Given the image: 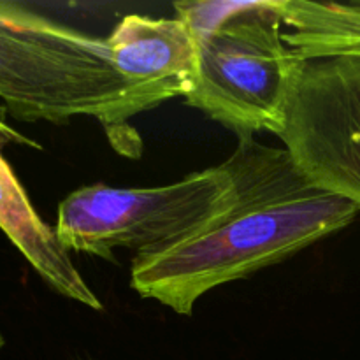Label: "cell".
<instances>
[{"label": "cell", "mask_w": 360, "mask_h": 360, "mask_svg": "<svg viewBox=\"0 0 360 360\" xmlns=\"http://www.w3.org/2000/svg\"><path fill=\"white\" fill-rule=\"evenodd\" d=\"M231 207L202 229L132 260L130 287L178 315H192L202 295L285 262L347 229L360 207L316 188L285 148L241 137L224 162Z\"/></svg>", "instance_id": "obj_1"}, {"label": "cell", "mask_w": 360, "mask_h": 360, "mask_svg": "<svg viewBox=\"0 0 360 360\" xmlns=\"http://www.w3.org/2000/svg\"><path fill=\"white\" fill-rule=\"evenodd\" d=\"M195 39L185 102L238 134L280 136L304 60L285 42L278 0L178 2Z\"/></svg>", "instance_id": "obj_2"}, {"label": "cell", "mask_w": 360, "mask_h": 360, "mask_svg": "<svg viewBox=\"0 0 360 360\" xmlns=\"http://www.w3.org/2000/svg\"><path fill=\"white\" fill-rule=\"evenodd\" d=\"M0 101L20 122L65 125L88 116L109 136H125L134 118L105 39L14 2H0Z\"/></svg>", "instance_id": "obj_3"}, {"label": "cell", "mask_w": 360, "mask_h": 360, "mask_svg": "<svg viewBox=\"0 0 360 360\" xmlns=\"http://www.w3.org/2000/svg\"><path fill=\"white\" fill-rule=\"evenodd\" d=\"M232 179L224 164L151 188L81 186L58 204L55 231L69 252L111 260L181 241L231 207Z\"/></svg>", "instance_id": "obj_4"}, {"label": "cell", "mask_w": 360, "mask_h": 360, "mask_svg": "<svg viewBox=\"0 0 360 360\" xmlns=\"http://www.w3.org/2000/svg\"><path fill=\"white\" fill-rule=\"evenodd\" d=\"M278 137L316 188L360 207V58L304 60Z\"/></svg>", "instance_id": "obj_5"}, {"label": "cell", "mask_w": 360, "mask_h": 360, "mask_svg": "<svg viewBox=\"0 0 360 360\" xmlns=\"http://www.w3.org/2000/svg\"><path fill=\"white\" fill-rule=\"evenodd\" d=\"M111 63L129 88L134 116L183 97L195 76V39L179 16L127 14L108 39Z\"/></svg>", "instance_id": "obj_6"}, {"label": "cell", "mask_w": 360, "mask_h": 360, "mask_svg": "<svg viewBox=\"0 0 360 360\" xmlns=\"http://www.w3.org/2000/svg\"><path fill=\"white\" fill-rule=\"evenodd\" d=\"M0 229L35 273L62 297L101 311L102 302L74 266L55 229L41 220L9 162L0 155Z\"/></svg>", "instance_id": "obj_7"}, {"label": "cell", "mask_w": 360, "mask_h": 360, "mask_svg": "<svg viewBox=\"0 0 360 360\" xmlns=\"http://www.w3.org/2000/svg\"><path fill=\"white\" fill-rule=\"evenodd\" d=\"M283 39L302 60L360 58V0H278Z\"/></svg>", "instance_id": "obj_8"}, {"label": "cell", "mask_w": 360, "mask_h": 360, "mask_svg": "<svg viewBox=\"0 0 360 360\" xmlns=\"http://www.w3.org/2000/svg\"><path fill=\"white\" fill-rule=\"evenodd\" d=\"M9 144H21V146H30V148H41V144H37L35 141L28 139L27 136H23L21 132L14 130L13 127L7 125L2 118H0V150Z\"/></svg>", "instance_id": "obj_9"}, {"label": "cell", "mask_w": 360, "mask_h": 360, "mask_svg": "<svg viewBox=\"0 0 360 360\" xmlns=\"http://www.w3.org/2000/svg\"><path fill=\"white\" fill-rule=\"evenodd\" d=\"M4 345H6V340H4V336H2V333H0V352H2V348H4Z\"/></svg>", "instance_id": "obj_10"}]
</instances>
